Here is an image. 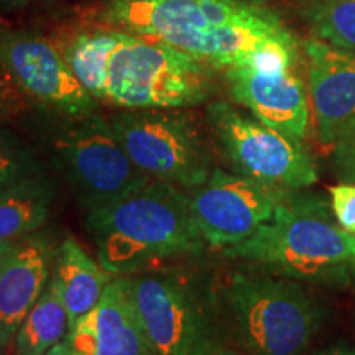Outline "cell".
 <instances>
[{"label":"cell","mask_w":355,"mask_h":355,"mask_svg":"<svg viewBox=\"0 0 355 355\" xmlns=\"http://www.w3.org/2000/svg\"><path fill=\"white\" fill-rule=\"evenodd\" d=\"M207 122L222 153L237 175L285 191H301L318 181V170L301 140L265 125L229 102H212Z\"/></svg>","instance_id":"9c48e42d"},{"label":"cell","mask_w":355,"mask_h":355,"mask_svg":"<svg viewBox=\"0 0 355 355\" xmlns=\"http://www.w3.org/2000/svg\"><path fill=\"white\" fill-rule=\"evenodd\" d=\"M66 340L71 355H158L133 304L127 277L112 278Z\"/></svg>","instance_id":"9a60e30c"},{"label":"cell","mask_w":355,"mask_h":355,"mask_svg":"<svg viewBox=\"0 0 355 355\" xmlns=\"http://www.w3.org/2000/svg\"><path fill=\"white\" fill-rule=\"evenodd\" d=\"M291 32L266 42L241 63L224 69L230 97L265 125L303 140L309 125L304 55Z\"/></svg>","instance_id":"ba28073f"},{"label":"cell","mask_w":355,"mask_h":355,"mask_svg":"<svg viewBox=\"0 0 355 355\" xmlns=\"http://www.w3.org/2000/svg\"><path fill=\"white\" fill-rule=\"evenodd\" d=\"M44 355H71L68 340H66V339L61 340L60 344H56L55 347H53L51 350H48V352Z\"/></svg>","instance_id":"d4e9b609"},{"label":"cell","mask_w":355,"mask_h":355,"mask_svg":"<svg viewBox=\"0 0 355 355\" xmlns=\"http://www.w3.org/2000/svg\"><path fill=\"white\" fill-rule=\"evenodd\" d=\"M84 214L97 260L114 277L148 272L207 247L194 224L189 193L166 181L150 180Z\"/></svg>","instance_id":"6da1fadb"},{"label":"cell","mask_w":355,"mask_h":355,"mask_svg":"<svg viewBox=\"0 0 355 355\" xmlns=\"http://www.w3.org/2000/svg\"><path fill=\"white\" fill-rule=\"evenodd\" d=\"M278 19L242 0H110L99 13L105 26L175 44L219 26Z\"/></svg>","instance_id":"7c38bea8"},{"label":"cell","mask_w":355,"mask_h":355,"mask_svg":"<svg viewBox=\"0 0 355 355\" xmlns=\"http://www.w3.org/2000/svg\"><path fill=\"white\" fill-rule=\"evenodd\" d=\"M68 311L61 300L56 279L51 278L33 308L28 311L13 340V355H44L66 339Z\"/></svg>","instance_id":"d6986e66"},{"label":"cell","mask_w":355,"mask_h":355,"mask_svg":"<svg viewBox=\"0 0 355 355\" xmlns=\"http://www.w3.org/2000/svg\"><path fill=\"white\" fill-rule=\"evenodd\" d=\"M316 355H355L354 345H336V347L326 349Z\"/></svg>","instance_id":"cb8c5ba5"},{"label":"cell","mask_w":355,"mask_h":355,"mask_svg":"<svg viewBox=\"0 0 355 355\" xmlns=\"http://www.w3.org/2000/svg\"><path fill=\"white\" fill-rule=\"evenodd\" d=\"M107 119L135 166L152 180L193 191L214 171L209 144L189 110L122 109Z\"/></svg>","instance_id":"8992f818"},{"label":"cell","mask_w":355,"mask_h":355,"mask_svg":"<svg viewBox=\"0 0 355 355\" xmlns=\"http://www.w3.org/2000/svg\"><path fill=\"white\" fill-rule=\"evenodd\" d=\"M336 175L344 183H355V122L334 145Z\"/></svg>","instance_id":"603a6c76"},{"label":"cell","mask_w":355,"mask_h":355,"mask_svg":"<svg viewBox=\"0 0 355 355\" xmlns=\"http://www.w3.org/2000/svg\"><path fill=\"white\" fill-rule=\"evenodd\" d=\"M42 175H48V171L38 153L21 137L0 123V189Z\"/></svg>","instance_id":"44dd1931"},{"label":"cell","mask_w":355,"mask_h":355,"mask_svg":"<svg viewBox=\"0 0 355 355\" xmlns=\"http://www.w3.org/2000/svg\"><path fill=\"white\" fill-rule=\"evenodd\" d=\"M318 140L334 146L355 122V51L319 38L301 43Z\"/></svg>","instance_id":"4fadbf2b"},{"label":"cell","mask_w":355,"mask_h":355,"mask_svg":"<svg viewBox=\"0 0 355 355\" xmlns=\"http://www.w3.org/2000/svg\"><path fill=\"white\" fill-rule=\"evenodd\" d=\"M56 183L50 175L32 176L0 189V242L38 232L51 217Z\"/></svg>","instance_id":"e0dca14e"},{"label":"cell","mask_w":355,"mask_h":355,"mask_svg":"<svg viewBox=\"0 0 355 355\" xmlns=\"http://www.w3.org/2000/svg\"><path fill=\"white\" fill-rule=\"evenodd\" d=\"M303 17L314 38L355 51V0H304Z\"/></svg>","instance_id":"ffe728a7"},{"label":"cell","mask_w":355,"mask_h":355,"mask_svg":"<svg viewBox=\"0 0 355 355\" xmlns=\"http://www.w3.org/2000/svg\"><path fill=\"white\" fill-rule=\"evenodd\" d=\"M0 69L26 97L56 115L83 117L99 105L69 69L56 43L32 30L0 24Z\"/></svg>","instance_id":"30bf717a"},{"label":"cell","mask_w":355,"mask_h":355,"mask_svg":"<svg viewBox=\"0 0 355 355\" xmlns=\"http://www.w3.org/2000/svg\"><path fill=\"white\" fill-rule=\"evenodd\" d=\"M56 248L35 232L0 242V349L13 345L20 324L51 278Z\"/></svg>","instance_id":"5bb4252c"},{"label":"cell","mask_w":355,"mask_h":355,"mask_svg":"<svg viewBox=\"0 0 355 355\" xmlns=\"http://www.w3.org/2000/svg\"><path fill=\"white\" fill-rule=\"evenodd\" d=\"M216 355H242L241 352H235V350H229V349H220L217 350Z\"/></svg>","instance_id":"4316f807"},{"label":"cell","mask_w":355,"mask_h":355,"mask_svg":"<svg viewBox=\"0 0 355 355\" xmlns=\"http://www.w3.org/2000/svg\"><path fill=\"white\" fill-rule=\"evenodd\" d=\"M10 2H15V3H26V2H33V0H10Z\"/></svg>","instance_id":"f1b7e54d"},{"label":"cell","mask_w":355,"mask_h":355,"mask_svg":"<svg viewBox=\"0 0 355 355\" xmlns=\"http://www.w3.org/2000/svg\"><path fill=\"white\" fill-rule=\"evenodd\" d=\"M133 304L158 355H196L216 349L217 293L186 268H153L130 275Z\"/></svg>","instance_id":"5b68a950"},{"label":"cell","mask_w":355,"mask_h":355,"mask_svg":"<svg viewBox=\"0 0 355 355\" xmlns=\"http://www.w3.org/2000/svg\"><path fill=\"white\" fill-rule=\"evenodd\" d=\"M53 165L73 189L84 212L115 201L148 183L110 127L96 112L83 117L61 115L50 140Z\"/></svg>","instance_id":"52a82bcc"},{"label":"cell","mask_w":355,"mask_h":355,"mask_svg":"<svg viewBox=\"0 0 355 355\" xmlns=\"http://www.w3.org/2000/svg\"><path fill=\"white\" fill-rule=\"evenodd\" d=\"M217 303L247 355H303L321 324L303 285L268 272L232 273Z\"/></svg>","instance_id":"3957f363"},{"label":"cell","mask_w":355,"mask_h":355,"mask_svg":"<svg viewBox=\"0 0 355 355\" xmlns=\"http://www.w3.org/2000/svg\"><path fill=\"white\" fill-rule=\"evenodd\" d=\"M217 350L216 349H206V350H201V352H198L196 355H216Z\"/></svg>","instance_id":"83f0119b"},{"label":"cell","mask_w":355,"mask_h":355,"mask_svg":"<svg viewBox=\"0 0 355 355\" xmlns=\"http://www.w3.org/2000/svg\"><path fill=\"white\" fill-rule=\"evenodd\" d=\"M10 101L7 99L6 96V91H3V87L0 86V114H7L8 110H10Z\"/></svg>","instance_id":"484cf974"},{"label":"cell","mask_w":355,"mask_h":355,"mask_svg":"<svg viewBox=\"0 0 355 355\" xmlns=\"http://www.w3.org/2000/svg\"><path fill=\"white\" fill-rule=\"evenodd\" d=\"M331 209L344 230L355 235V183H339L329 188Z\"/></svg>","instance_id":"7402d4cb"},{"label":"cell","mask_w":355,"mask_h":355,"mask_svg":"<svg viewBox=\"0 0 355 355\" xmlns=\"http://www.w3.org/2000/svg\"><path fill=\"white\" fill-rule=\"evenodd\" d=\"M121 35V30L105 26L79 30L55 42L74 76L97 102L105 101L109 58L117 46Z\"/></svg>","instance_id":"ac0fdd59"},{"label":"cell","mask_w":355,"mask_h":355,"mask_svg":"<svg viewBox=\"0 0 355 355\" xmlns=\"http://www.w3.org/2000/svg\"><path fill=\"white\" fill-rule=\"evenodd\" d=\"M214 68L153 37L122 32L109 58L105 101L119 109H186L209 99Z\"/></svg>","instance_id":"277c9868"},{"label":"cell","mask_w":355,"mask_h":355,"mask_svg":"<svg viewBox=\"0 0 355 355\" xmlns=\"http://www.w3.org/2000/svg\"><path fill=\"white\" fill-rule=\"evenodd\" d=\"M222 255L291 279L344 283L355 273V235L340 227L322 196L295 191L272 220Z\"/></svg>","instance_id":"7a4b0ae2"},{"label":"cell","mask_w":355,"mask_h":355,"mask_svg":"<svg viewBox=\"0 0 355 355\" xmlns=\"http://www.w3.org/2000/svg\"><path fill=\"white\" fill-rule=\"evenodd\" d=\"M53 278L56 279L61 300L68 311L71 329L99 303L114 275L99 260L92 259L76 239L68 237L56 247Z\"/></svg>","instance_id":"2e32d148"},{"label":"cell","mask_w":355,"mask_h":355,"mask_svg":"<svg viewBox=\"0 0 355 355\" xmlns=\"http://www.w3.org/2000/svg\"><path fill=\"white\" fill-rule=\"evenodd\" d=\"M291 193L295 191L214 168L209 180L189 194L191 212L204 243L222 252L247 241L272 220Z\"/></svg>","instance_id":"8fae6325"}]
</instances>
